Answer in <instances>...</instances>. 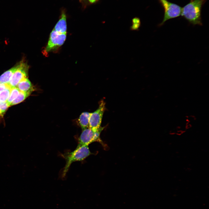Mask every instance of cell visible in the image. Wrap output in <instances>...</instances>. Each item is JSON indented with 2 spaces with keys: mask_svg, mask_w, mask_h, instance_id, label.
Segmentation results:
<instances>
[{
  "mask_svg": "<svg viewBox=\"0 0 209 209\" xmlns=\"http://www.w3.org/2000/svg\"><path fill=\"white\" fill-rule=\"evenodd\" d=\"M80 1H82L83 0H80Z\"/></svg>",
  "mask_w": 209,
  "mask_h": 209,
  "instance_id": "cell-20",
  "label": "cell"
},
{
  "mask_svg": "<svg viewBox=\"0 0 209 209\" xmlns=\"http://www.w3.org/2000/svg\"><path fill=\"white\" fill-rule=\"evenodd\" d=\"M140 25V24H132L131 27V29L132 30H137L138 29Z\"/></svg>",
  "mask_w": 209,
  "mask_h": 209,
  "instance_id": "cell-16",
  "label": "cell"
},
{
  "mask_svg": "<svg viewBox=\"0 0 209 209\" xmlns=\"http://www.w3.org/2000/svg\"><path fill=\"white\" fill-rule=\"evenodd\" d=\"M99 0H88L89 2L91 4L95 3L97 2Z\"/></svg>",
  "mask_w": 209,
  "mask_h": 209,
  "instance_id": "cell-19",
  "label": "cell"
},
{
  "mask_svg": "<svg viewBox=\"0 0 209 209\" xmlns=\"http://www.w3.org/2000/svg\"><path fill=\"white\" fill-rule=\"evenodd\" d=\"M18 64L17 69L8 84L11 88L16 87L20 81L24 79L27 78L28 67L27 63L23 60Z\"/></svg>",
  "mask_w": 209,
  "mask_h": 209,
  "instance_id": "cell-6",
  "label": "cell"
},
{
  "mask_svg": "<svg viewBox=\"0 0 209 209\" xmlns=\"http://www.w3.org/2000/svg\"><path fill=\"white\" fill-rule=\"evenodd\" d=\"M9 107L6 102H0V117L3 116Z\"/></svg>",
  "mask_w": 209,
  "mask_h": 209,
  "instance_id": "cell-15",
  "label": "cell"
},
{
  "mask_svg": "<svg viewBox=\"0 0 209 209\" xmlns=\"http://www.w3.org/2000/svg\"><path fill=\"white\" fill-rule=\"evenodd\" d=\"M11 89L9 87L0 92V102H6L9 96Z\"/></svg>",
  "mask_w": 209,
  "mask_h": 209,
  "instance_id": "cell-14",
  "label": "cell"
},
{
  "mask_svg": "<svg viewBox=\"0 0 209 209\" xmlns=\"http://www.w3.org/2000/svg\"><path fill=\"white\" fill-rule=\"evenodd\" d=\"M91 153L88 145L78 146L73 151L67 153L64 156L66 161V164L62 173V177H64L71 164L73 162L82 161L89 156Z\"/></svg>",
  "mask_w": 209,
  "mask_h": 209,
  "instance_id": "cell-2",
  "label": "cell"
},
{
  "mask_svg": "<svg viewBox=\"0 0 209 209\" xmlns=\"http://www.w3.org/2000/svg\"><path fill=\"white\" fill-rule=\"evenodd\" d=\"M20 91L17 87L11 88L9 98L6 102L9 107L10 106L12 102L18 96Z\"/></svg>",
  "mask_w": 209,
  "mask_h": 209,
  "instance_id": "cell-13",
  "label": "cell"
},
{
  "mask_svg": "<svg viewBox=\"0 0 209 209\" xmlns=\"http://www.w3.org/2000/svg\"><path fill=\"white\" fill-rule=\"evenodd\" d=\"M66 15L65 10L62 12L60 18L55 26L53 29L61 33H66L67 24Z\"/></svg>",
  "mask_w": 209,
  "mask_h": 209,
  "instance_id": "cell-8",
  "label": "cell"
},
{
  "mask_svg": "<svg viewBox=\"0 0 209 209\" xmlns=\"http://www.w3.org/2000/svg\"><path fill=\"white\" fill-rule=\"evenodd\" d=\"M164 9V15L161 26L169 19L176 18L181 15L182 8L179 5L169 1L167 0H158Z\"/></svg>",
  "mask_w": 209,
  "mask_h": 209,
  "instance_id": "cell-3",
  "label": "cell"
},
{
  "mask_svg": "<svg viewBox=\"0 0 209 209\" xmlns=\"http://www.w3.org/2000/svg\"><path fill=\"white\" fill-rule=\"evenodd\" d=\"M132 24H140V19L137 17H135L132 19Z\"/></svg>",
  "mask_w": 209,
  "mask_h": 209,
  "instance_id": "cell-18",
  "label": "cell"
},
{
  "mask_svg": "<svg viewBox=\"0 0 209 209\" xmlns=\"http://www.w3.org/2000/svg\"><path fill=\"white\" fill-rule=\"evenodd\" d=\"M105 108V103L103 100L100 101L99 107L90 115L89 127L93 132L98 130L101 127L102 116Z\"/></svg>",
  "mask_w": 209,
  "mask_h": 209,
  "instance_id": "cell-4",
  "label": "cell"
},
{
  "mask_svg": "<svg viewBox=\"0 0 209 209\" xmlns=\"http://www.w3.org/2000/svg\"><path fill=\"white\" fill-rule=\"evenodd\" d=\"M91 114V113L85 112H83L80 115L79 121L82 130L89 127V118Z\"/></svg>",
  "mask_w": 209,
  "mask_h": 209,
  "instance_id": "cell-11",
  "label": "cell"
},
{
  "mask_svg": "<svg viewBox=\"0 0 209 209\" xmlns=\"http://www.w3.org/2000/svg\"><path fill=\"white\" fill-rule=\"evenodd\" d=\"M20 91L32 93L33 88L32 83L27 78L20 81L16 87Z\"/></svg>",
  "mask_w": 209,
  "mask_h": 209,
  "instance_id": "cell-9",
  "label": "cell"
},
{
  "mask_svg": "<svg viewBox=\"0 0 209 209\" xmlns=\"http://www.w3.org/2000/svg\"><path fill=\"white\" fill-rule=\"evenodd\" d=\"M94 142V132L89 127L82 130L79 138L78 146L88 145Z\"/></svg>",
  "mask_w": 209,
  "mask_h": 209,
  "instance_id": "cell-7",
  "label": "cell"
},
{
  "mask_svg": "<svg viewBox=\"0 0 209 209\" xmlns=\"http://www.w3.org/2000/svg\"><path fill=\"white\" fill-rule=\"evenodd\" d=\"M9 87H10L8 84L0 83V92Z\"/></svg>",
  "mask_w": 209,
  "mask_h": 209,
  "instance_id": "cell-17",
  "label": "cell"
},
{
  "mask_svg": "<svg viewBox=\"0 0 209 209\" xmlns=\"http://www.w3.org/2000/svg\"><path fill=\"white\" fill-rule=\"evenodd\" d=\"M207 0H190L182 8L181 15L194 25H202L201 11Z\"/></svg>",
  "mask_w": 209,
  "mask_h": 209,
  "instance_id": "cell-1",
  "label": "cell"
},
{
  "mask_svg": "<svg viewBox=\"0 0 209 209\" xmlns=\"http://www.w3.org/2000/svg\"><path fill=\"white\" fill-rule=\"evenodd\" d=\"M18 66L17 64L15 66L6 71L0 76V83L8 84L13 75L17 69Z\"/></svg>",
  "mask_w": 209,
  "mask_h": 209,
  "instance_id": "cell-10",
  "label": "cell"
},
{
  "mask_svg": "<svg viewBox=\"0 0 209 209\" xmlns=\"http://www.w3.org/2000/svg\"><path fill=\"white\" fill-rule=\"evenodd\" d=\"M66 37V33H60L53 29L50 34L45 51L49 52L61 46L64 43Z\"/></svg>",
  "mask_w": 209,
  "mask_h": 209,
  "instance_id": "cell-5",
  "label": "cell"
},
{
  "mask_svg": "<svg viewBox=\"0 0 209 209\" xmlns=\"http://www.w3.org/2000/svg\"><path fill=\"white\" fill-rule=\"evenodd\" d=\"M31 93L20 91L19 94L17 98L12 102L10 106L19 103L28 97Z\"/></svg>",
  "mask_w": 209,
  "mask_h": 209,
  "instance_id": "cell-12",
  "label": "cell"
}]
</instances>
